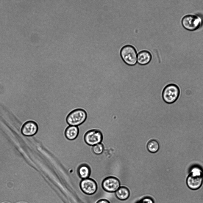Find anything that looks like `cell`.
Returning <instances> with one entry per match:
<instances>
[{
    "label": "cell",
    "instance_id": "cell-2",
    "mask_svg": "<svg viewBox=\"0 0 203 203\" xmlns=\"http://www.w3.org/2000/svg\"><path fill=\"white\" fill-rule=\"evenodd\" d=\"M88 114L83 108L75 109L68 114L66 121L69 125L78 126L83 124L86 120Z\"/></svg>",
    "mask_w": 203,
    "mask_h": 203
},
{
    "label": "cell",
    "instance_id": "cell-16",
    "mask_svg": "<svg viewBox=\"0 0 203 203\" xmlns=\"http://www.w3.org/2000/svg\"><path fill=\"white\" fill-rule=\"evenodd\" d=\"M104 147L103 145L101 143L98 144L92 147L93 152L96 155H99L101 154L103 152Z\"/></svg>",
    "mask_w": 203,
    "mask_h": 203
},
{
    "label": "cell",
    "instance_id": "cell-5",
    "mask_svg": "<svg viewBox=\"0 0 203 203\" xmlns=\"http://www.w3.org/2000/svg\"><path fill=\"white\" fill-rule=\"evenodd\" d=\"M103 139L101 132L97 130H92L87 132L84 136L86 143L90 146H94L100 143Z\"/></svg>",
    "mask_w": 203,
    "mask_h": 203
},
{
    "label": "cell",
    "instance_id": "cell-4",
    "mask_svg": "<svg viewBox=\"0 0 203 203\" xmlns=\"http://www.w3.org/2000/svg\"><path fill=\"white\" fill-rule=\"evenodd\" d=\"M202 23V19L197 15L189 14L185 16L181 21L182 24L186 29L194 31L198 29Z\"/></svg>",
    "mask_w": 203,
    "mask_h": 203
},
{
    "label": "cell",
    "instance_id": "cell-1",
    "mask_svg": "<svg viewBox=\"0 0 203 203\" xmlns=\"http://www.w3.org/2000/svg\"><path fill=\"white\" fill-rule=\"evenodd\" d=\"M180 94L179 86L174 83H169L164 88L162 97L164 102L168 104H172L178 99Z\"/></svg>",
    "mask_w": 203,
    "mask_h": 203
},
{
    "label": "cell",
    "instance_id": "cell-6",
    "mask_svg": "<svg viewBox=\"0 0 203 203\" xmlns=\"http://www.w3.org/2000/svg\"><path fill=\"white\" fill-rule=\"evenodd\" d=\"M102 186L103 189L107 192H115L120 187V183L117 178L110 176L104 179Z\"/></svg>",
    "mask_w": 203,
    "mask_h": 203
},
{
    "label": "cell",
    "instance_id": "cell-17",
    "mask_svg": "<svg viewBox=\"0 0 203 203\" xmlns=\"http://www.w3.org/2000/svg\"><path fill=\"white\" fill-rule=\"evenodd\" d=\"M136 203H154V200L149 197H144Z\"/></svg>",
    "mask_w": 203,
    "mask_h": 203
},
{
    "label": "cell",
    "instance_id": "cell-14",
    "mask_svg": "<svg viewBox=\"0 0 203 203\" xmlns=\"http://www.w3.org/2000/svg\"><path fill=\"white\" fill-rule=\"evenodd\" d=\"M147 148L149 152L151 153H155L159 150L160 145L157 141L153 139L150 140L148 143Z\"/></svg>",
    "mask_w": 203,
    "mask_h": 203
},
{
    "label": "cell",
    "instance_id": "cell-8",
    "mask_svg": "<svg viewBox=\"0 0 203 203\" xmlns=\"http://www.w3.org/2000/svg\"><path fill=\"white\" fill-rule=\"evenodd\" d=\"M186 183L188 187L192 190L199 189L203 183V176H194L189 174L187 177Z\"/></svg>",
    "mask_w": 203,
    "mask_h": 203
},
{
    "label": "cell",
    "instance_id": "cell-9",
    "mask_svg": "<svg viewBox=\"0 0 203 203\" xmlns=\"http://www.w3.org/2000/svg\"><path fill=\"white\" fill-rule=\"evenodd\" d=\"M38 129L36 123L33 121H28L25 122L21 129L22 133L26 136H32L35 135Z\"/></svg>",
    "mask_w": 203,
    "mask_h": 203
},
{
    "label": "cell",
    "instance_id": "cell-10",
    "mask_svg": "<svg viewBox=\"0 0 203 203\" xmlns=\"http://www.w3.org/2000/svg\"><path fill=\"white\" fill-rule=\"evenodd\" d=\"M152 59V55L149 52L143 50L140 51L137 55V63L140 65H146L150 62Z\"/></svg>",
    "mask_w": 203,
    "mask_h": 203
},
{
    "label": "cell",
    "instance_id": "cell-7",
    "mask_svg": "<svg viewBox=\"0 0 203 203\" xmlns=\"http://www.w3.org/2000/svg\"><path fill=\"white\" fill-rule=\"evenodd\" d=\"M80 185L82 191L88 195L94 193L97 188L96 182L93 180L88 178L82 179L80 183Z\"/></svg>",
    "mask_w": 203,
    "mask_h": 203
},
{
    "label": "cell",
    "instance_id": "cell-12",
    "mask_svg": "<svg viewBox=\"0 0 203 203\" xmlns=\"http://www.w3.org/2000/svg\"><path fill=\"white\" fill-rule=\"evenodd\" d=\"M116 198L121 200H125L127 199L130 196V191L129 189L125 186H121L115 192Z\"/></svg>",
    "mask_w": 203,
    "mask_h": 203
},
{
    "label": "cell",
    "instance_id": "cell-13",
    "mask_svg": "<svg viewBox=\"0 0 203 203\" xmlns=\"http://www.w3.org/2000/svg\"><path fill=\"white\" fill-rule=\"evenodd\" d=\"M78 172L80 177L84 179L88 178L90 174V170L88 166L83 164L79 167Z\"/></svg>",
    "mask_w": 203,
    "mask_h": 203
},
{
    "label": "cell",
    "instance_id": "cell-3",
    "mask_svg": "<svg viewBox=\"0 0 203 203\" xmlns=\"http://www.w3.org/2000/svg\"><path fill=\"white\" fill-rule=\"evenodd\" d=\"M121 58L126 64L135 65L137 62V54L135 48L132 45H126L121 49L120 52Z\"/></svg>",
    "mask_w": 203,
    "mask_h": 203
},
{
    "label": "cell",
    "instance_id": "cell-18",
    "mask_svg": "<svg viewBox=\"0 0 203 203\" xmlns=\"http://www.w3.org/2000/svg\"><path fill=\"white\" fill-rule=\"evenodd\" d=\"M97 203H110L107 200L105 199H102L98 201Z\"/></svg>",
    "mask_w": 203,
    "mask_h": 203
},
{
    "label": "cell",
    "instance_id": "cell-11",
    "mask_svg": "<svg viewBox=\"0 0 203 203\" xmlns=\"http://www.w3.org/2000/svg\"><path fill=\"white\" fill-rule=\"evenodd\" d=\"M79 133L78 126H68L65 130V133L66 137L68 140L75 139L77 137Z\"/></svg>",
    "mask_w": 203,
    "mask_h": 203
},
{
    "label": "cell",
    "instance_id": "cell-15",
    "mask_svg": "<svg viewBox=\"0 0 203 203\" xmlns=\"http://www.w3.org/2000/svg\"><path fill=\"white\" fill-rule=\"evenodd\" d=\"M190 174L192 175L197 176H203V171L200 167L195 166L190 169Z\"/></svg>",
    "mask_w": 203,
    "mask_h": 203
}]
</instances>
